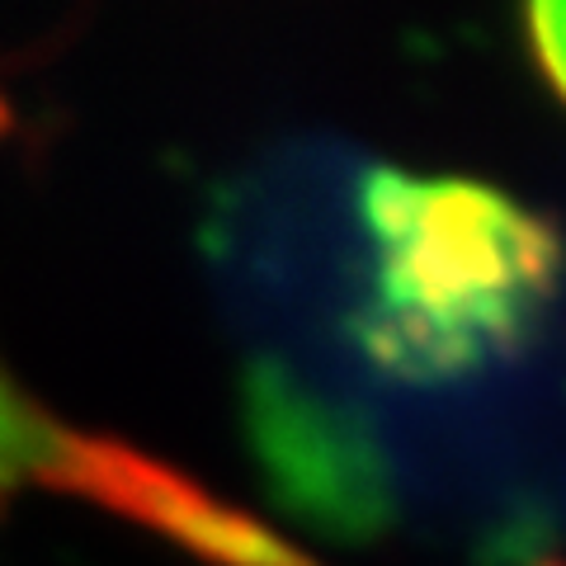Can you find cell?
I'll use <instances>...</instances> for the list:
<instances>
[{"label":"cell","mask_w":566,"mask_h":566,"mask_svg":"<svg viewBox=\"0 0 566 566\" xmlns=\"http://www.w3.org/2000/svg\"><path fill=\"white\" fill-rule=\"evenodd\" d=\"M524 29H528V48H534L543 76L566 99V6H534L524 14Z\"/></svg>","instance_id":"obj_3"},{"label":"cell","mask_w":566,"mask_h":566,"mask_svg":"<svg viewBox=\"0 0 566 566\" xmlns=\"http://www.w3.org/2000/svg\"><path fill=\"white\" fill-rule=\"evenodd\" d=\"M39 482L95 495L109 510H123L161 534H175L193 505V486L185 476L109 439L66 430L0 364V501Z\"/></svg>","instance_id":"obj_2"},{"label":"cell","mask_w":566,"mask_h":566,"mask_svg":"<svg viewBox=\"0 0 566 566\" xmlns=\"http://www.w3.org/2000/svg\"><path fill=\"white\" fill-rule=\"evenodd\" d=\"M364 340L406 378H463L515 354L562 283V237L520 199L449 175L364 185Z\"/></svg>","instance_id":"obj_1"}]
</instances>
